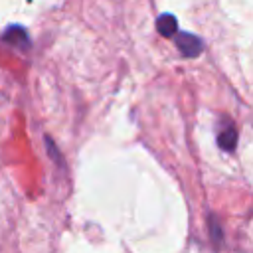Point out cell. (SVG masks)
Segmentation results:
<instances>
[{
  "label": "cell",
  "instance_id": "6",
  "mask_svg": "<svg viewBox=\"0 0 253 253\" xmlns=\"http://www.w3.org/2000/svg\"><path fill=\"white\" fill-rule=\"evenodd\" d=\"M45 148H47V152L51 154V158H53L57 164H61V154L57 152V148H55V144H53V140H51L49 136H45Z\"/></svg>",
  "mask_w": 253,
  "mask_h": 253
},
{
  "label": "cell",
  "instance_id": "4",
  "mask_svg": "<svg viewBox=\"0 0 253 253\" xmlns=\"http://www.w3.org/2000/svg\"><path fill=\"white\" fill-rule=\"evenodd\" d=\"M156 30L164 38H174V34L178 32V20L172 14H160L156 18Z\"/></svg>",
  "mask_w": 253,
  "mask_h": 253
},
{
  "label": "cell",
  "instance_id": "3",
  "mask_svg": "<svg viewBox=\"0 0 253 253\" xmlns=\"http://www.w3.org/2000/svg\"><path fill=\"white\" fill-rule=\"evenodd\" d=\"M217 146L221 150H225V152H233L235 150V146H237V128L233 126L231 121H227V125L223 128H219V132H217Z\"/></svg>",
  "mask_w": 253,
  "mask_h": 253
},
{
  "label": "cell",
  "instance_id": "5",
  "mask_svg": "<svg viewBox=\"0 0 253 253\" xmlns=\"http://www.w3.org/2000/svg\"><path fill=\"white\" fill-rule=\"evenodd\" d=\"M210 231H211V239H213V243L217 245V243L223 239V229H221V225L215 221L213 215L210 217Z\"/></svg>",
  "mask_w": 253,
  "mask_h": 253
},
{
  "label": "cell",
  "instance_id": "2",
  "mask_svg": "<svg viewBox=\"0 0 253 253\" xmlns=\"http://www.w3.org/2000/svg\"><path fill=\"white\" fill-rule=\"evenodd\" d=\"M2 42L14 45V47H20V49H28L30 47V38H28V32L26 28L22 26H8L6 32L2 34Z\"/></svg>",
  "mask_w": 253,
  "mask_h": 253
},
{
  "label": "cell",
  "instance_id": "1",
  "mask_svg": "<svg viewBox=\"0 0 253 253\" xmlns=\"http://www.w3.org/2000/svg\"><path fill=\"white\" fill-rule=\"evenodd\" d=\"M174 42L176 47L180 49V53L184 57H198L204 51V42L202 38L190 34V32H176L174 34Z\"/></svg>",
  "mask_w": 253,
  "mask_h": 253
}]
</instances>
